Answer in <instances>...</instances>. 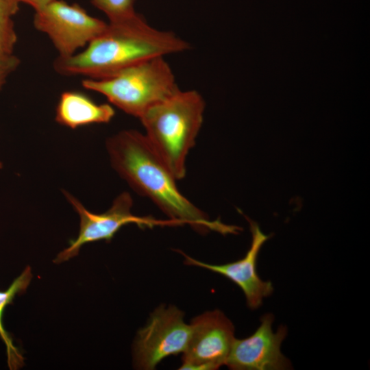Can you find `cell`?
Returning a JSON list of instances; mask_svg holds the SVG:
<instances>
[{
    "label": "cell",
    "instance_id": "obj_1",
    "mask_svg": "<svg viewBox=\"0 0 370 370\" xmlns=\"http://www.w3.org/2000/svg\"><path fill=\"white\" fill-rule=\"evenodd\" d=\"M106 149L114 170L138 194L153 202L171 220L199 233L236 234L240 227L210 221L177 187V180L145 134L125 130L110 136Z\"/></svg>",
    "mask_w": 370,
    "mask_h": 370
},
{
    "label": "cell",
    "instance_id": "obj_2",
    "mask_svg": "<svg viewBox=\"0 0 370 370\" xmlns=\"http://www.w3.org/2000/svg\"><path fill=\"white\" fill-rule=\"evenodd\" d=\"M190 45L172 32L157 29L139 14L108 22L82 51L58 56L53 67L64 76L98 79L145 60L184 52Z\"/></svg>",
    "mask_w": 370,
    "mask_h": 370
},
{
    "label": "cell",
    "instance_id": "obj_3",
    "mask_svg": "<svg viewBox=\"0 0 370 370\" xmlns=\"http://www.w3.org/2000/svg\"><path fill=\"white\" fill-rule=\"evenodd\" d=\"M204 109L199 92L179 90L138 119L147 140L177 180L186 175V157L202 126Z\"/></svg>",
    "mask_w": 370,
    "mask_h": 370
},
{
    "label": "cell",
    "instance_id": "obj_4",
    "mask_svg": "<svg viewBox=\"0 0 370 370\" xmlns=\"http://www.w3.org/2000/svg\"><path fill=\"white\" fill-rule=\"evenodd\" d=\"M164 57L153 58L110 76L86 78L82 86L103 95L113 106L139 119L180 89Z\"/></svg>",
    "mask_w": 370,
    "mask_h": 370
},
{
    "label": "cell",
    "instance_id": "obj_5",
    "mask_svg": "<svg viewBox=\"0 0 370 370\" xmlns=\"http://www.w3.org/2000/svg\"><path fill=\"white\" fill-rule=\"evenodd\" d=\"M63 193L79 217V230L77 238L71 241L69 246L62 251L53 260L60 263L75 257L85 244L99 241H110L124 225L134 223L141 228L155 226H175V221L160 220L151 217L133 214V199L127 192H123L113 201L106 212L97 214L88 210L75 196L63 190Z\"/></svg>",
    "mask_w": 370,
    "mask_h": 370
},
{
    "label": "cell",
    "instance_id": "obj_6",
    "mask_svg": "<svg viewBox=\"0 0 370 370\" xmlns=\"http://www.w3.org/2000/svg\"><path fill=\"white\" fill-rule=\"evenodd\" d=\"M33 25L49 37L58 56L68 57L84 49L105 29L107 23L90 15L76 3L54 0L35 11Z\"/></svg>",
    "mask_w": 370,
    "mask_h": 370
},
{
    "label": "cell",
    "instance_id": "obj_7",
    "mask_svg": "<svg viewBox=\"0 0 370 370\" xmlns=\"http://www.w3.org/2000/svg\"><path fill=\"white\" fill-rule=\"evenodd\" d=\"M184 316L175 306L162 305L154 310L135 339L134 360L137 369H154L164 358L185 351L191 330Z\"/></svg>",
    "mask_w": 370,
    "mask_h": 370
},
{
    "label": "cell",
    "instance_id": "obj_8",
    "mask_svg": "<svg viewBox=\"0 0 370 370\" xmlns=\"http://www.w3.org/2000/svg\"><path fill=\"white\" fill-rule=\"evenodd\" d=\"M182 370H214L225 365L235 339L232 322L220 310L205 312L190 323Z\"/></svg>",
    "mask_w": 370,
    "mask_h": 370
},
{
    "label": "cell",
    "instance_id": "obj_9",
    "mask_svg": "<svg viewBox=\"0 0 370 370\" xmlns=\"http://www.w3.org/2000/svg\"><path fill=\"white\" fill-rule=\"evenodd\" d=\"M274 316L267 313L260 324L249 336L235 338L225 365L233 370H284L291 368L290 360L281 352L287 328L280 325L274 332Z\"/></svg>",
    "mask_w": 370,
    "mask_h": 370
},
{
    "label": "cell",
    "instance_id": "obj_10",
    "mask_svg": "<svg viewBox=\"0 0 370 370\" xmlns=\"http://www.w3.org/2000/svg\"><path fill=\"white\" fill-rule=\"evenodd\" d=\"M245 217L249 223L252 238L251 246L243 258L226 264H212L196 260L182 251L181 254L186 264L208 269L233 282L243 292L248 307L254 310L258 308L263 299L273 292L271 282L262 280L256 271L260 250L271 236L262 233L257 223L246 216Z\"/></svg>",
    "mask_w": 370,
    "mask_h": 370
},
{
    "label": "cell",
    "instance_id": "obj_11",
    "mask_svg": "<svg viewBox=\"0 0 370 370\" xmlns=\"http://www.w3.org/2000/svg\"><path fill=\"white\" fill-rule=\"evenodd\" d=\"M115 110L108 103H97L86 94L77 90L62 92L56 108V121L71 129L109 123Z\"/></svg>",
    "mask_w": 370,
    "mask_h": 370
},
{
    "label": "cell",
    "instance_id": "obj_12",
    "mask_svg": "<svg viewBox=\"0 0 370 370\" xmlns=\"http://www.w3.org/2000/svg\"><path fill=\"white\" fill-rule=\"evenodd\" d=\"M32 275L27 267L5 291H0V337L6 347L8 363L10 369H15L23 363V358L14 345L12 338L3 325V314L5 307L12 303L16 295L23 293L29 286Z\"/></svg>",
    "mask_w": 370,
    "mask_h": 370
},
{
    "label": "cell",
    "instance_id": "obj_13",
    "mask_svg": "<svg viewBox=\"0 0 370 370\" xmlns=\"http://www.w3.org/2000/svg\"><path fill=\"white\" fill-rule=\"evenodd\" d=\"M90 3L108 17L109 22L130 17L136 14L135 0H90Z\"/></svg>",
    "mask_w": 370,
    "mask_h": 370
},
{
    "label": "cell",
    "instance_id": "obj_14",
    "mask_svg": "<svg viewBox=\"0 0 370 370\" xmlns=\"http://www.w3.org/2000/svg\"><path fill=\"white\" fill-rule=\"evenodd\" d=\"M17 40L12 18L0 17V56L14 53Z\"/></svg>",
    "mask_w": 370,
    "mask_h": 370
},
{
    "label": "cell",
    "instance_id": "obj_15",
    "mask_svg": "<svg viewBox=\"0 0 370 370\" xmlns=\"http://www.w3.org/2000/svg\"><path fill=\"white\" fill-rule=\"evenodd\" d=\"M19 58L12 54L0 56V90L6 83L8 78L19 66Z\"/></svg>",
    "mask_w": 370,
    "mask_h": 370
},
{
    "label": "cell",
    "instance_id": "obj_16",
    "mask_svg": "<svg viewBox=\"0 0 370 370\" xmlns=\"http://www.w3.org/2000/svg\"><path fill=\"white\" fill-rule=\"evenodd\" d=\"M17 0H0V17L12 18L19 10Z\"/></svg>",
    "mask_w": 370,
    "mask_h": 370
},
{
    "label": "cell",
    "instance_id": "obj_17",
    "mask_svg": "<svg viewBox=\"0 0 370 370\" xmlns=\"http://www.w3.org/2000/svg\"><path fill=\"white\" fill-rule=\"evenodd\" d=\"M20 3H25L36 11L46 6L54 0H17Z\"/></svg>",
    "mask_w": 370,
    "mask_h": 370
},
{
    "label": "cell",
    "instance_id": "obj_18",
    "mask_svg": "<svg viewBox=\"0 0 370 370\" xmlns=\"http://www.w3.org/2000/svg\"><path fill=\"white\" fill-rule=\"evenodd\" d=\"M3 167V164L2 162L0 161V170L2 169Z\"/></svg>",
    "mask_w": 370,
    "mask_h": 370
}]
</instances>
